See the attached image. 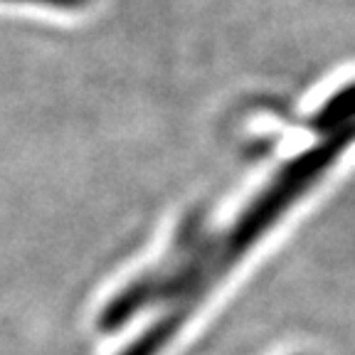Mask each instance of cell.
<instances>
[{
	"mask_svg": "<svg viewBox=\"0 0 355 355\" xmlns=\"http://www.w3.org/2000/svg\"><path fill=\"white\" fill-rule=\"evenodd\" d=\"M353 136H355V123L331 133L323 144L313 146L306 153H301L299 158H294L288 166H284V171L266 185L264 193L254 202H250V207L239 215V220L225 234V239L212 250V259H210L212 277L220 279L234 261H239V257L250 250L252 244L259 242L261 234L272 227L274 222L294 205L296 200L316 183L333 163L338 161V155L353 141Z\"/></svg>",
	"mask_w": 355,
	"mask_h": 355,
	"instance_id": "6da1fadb",
	"label": "cell"
},
{
	"mask_svg": "<svg viewBox=\"0 0 355 355\" xmlns=\"http://www.w3.org/2000/svg\"><path fill=\"white\" fill-rule=\"evenodd\" d=\"M355 123V84L345 87L343 92L333 96L321 111H318L313 126L323 133H336Z\"/></svg>",
	"mask_w": 355,
	"mask_h": 355,
	"instance_id": "7a4b0ae2",
	"label": "cell"
}]
</instances>
